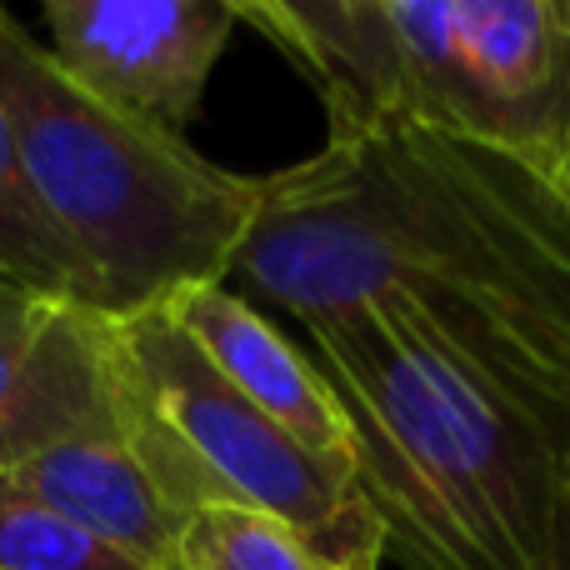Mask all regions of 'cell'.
Returning <instances> with one entry per match:
<instances>
[{
  "label": "cell",
  "mask_w": 570,
  "mask_h": 570,
  "mask_svg": "<svg viewBox=\"0 0 570 570\" xmlns=\"http://www.w3.org/2000/svg\"><path fill=\"white\" fill-rule=\"evenodd\" d=\"M160 311L261 415H271L311 455L355 471V431L341 395L331 391L321 365L305 361L246 295H236L226 281H210L170 295Z\"/></svg>",
  "instance_id": "obj_8"
},
{
  "label": "cell",
  "mask_w": 570,
  "mask_h": 570,
  "mask_svg": "<svg viewBox=\"0 0 570 570\" xmlns=\"http://www.w3.org/2000/svg\"><path fill=\"white\" fill-rule=\"evenodd\" d=\"M0 475L16 491L36 495L40 505L76 521L96 541H106L126 561H136L140 570L176 566V541L180 525H186V511L160 491L150 465L140 461L130 421L96 435H76L66 445H50V451L30 455L16 471Z\"/></svg>",
  "instance_id": "obj_9"
},
{
  "label": "cell",
  "mask_w": 570,
  "mask_h": 570,
  "mask_svg": "<svg viewBox=\"0 0 570 570\" xmlns=\"http://www.w3.org/2000/svg\"><path fill=\"white\" fill-rule=\"evenodd\" d=\"M110 341L136 451L180 511L246 505L291 525L341 570L385 566V535L361 475L311 455L261 415L160 305L110 315Z\"/></svg>",
  "instance_id": "obj_5"
},
{
  "label": "cell",
  "mask_w": 570,
  "mask_h": 570,
  "mask_svg": "<svg viewBox=\"0 0 570 570\" xmlns=\"http://www.w3.org/2000/svg\"><path fill=\"white\" fill-rule=\"evenodd\" d=\"M40 20L76 86L180 140L240 26L236 0H46Z\"/></svg>",
  "instance_id": "obj_6"
},
{
  "label": "cell",
  "mask_w": 570,
  "mask_h": 570,
  "mask_svg": "<svg viewBox=\"0 0 570 570\" xmlns=\"http://www.w3.org/2000/svg\"><path fill=\"white\" fill-rule=\"evenodd\" d=\"M176 570H341L291 525L246 505H200L176 541Z\"/></svg>",
  "instance_id": "obj_11"
},
{
  "label": "cell",
  "mask_w": 570,
  "mask_h": 570,
  "mask_svg": "<svg viewBox=\"0 0 570 570\" xmlns=\"http://www.w3.org/2000/svg\"><path fill=\"white\" fill-rule=\"evenodd\" d=\"M0 570H140L0 475Z\"/></svg>",
  "instance_id": "obj_12"
},
{
  "label": "cell",
  "mask_w": 570,
  "mask_h": 570,
  "mask_svg": "<svg viewBox=\"0 0 570 570\" xmlns=\"http://www.w3.org/2000/svg\"><path fill=\"white\" fill-rule=\"evenodd\" d=\"M0 96L46 220L80 261L100 315H140L226 281L256 216L236 176L180 136L106 106L0 10Z\"/></svg>",
  "instance_id": "obj_4"
},
{
  "label": "cell",
  "mask_w": 570,
  "mask_h": 570,
  "mask_svg": "<svg viewBox=\"0 0 570 570\" xmlns=\"http://www.w3.org/2000/svg\"><path fill=\"white\" fill-rule=\"evenodd\" d=\"M355 475L405 570H570V391L505 375L395 301L311 325Z\"/></svg>",
  "instance_id": "obj_2"
},
{
  "label": "cell",
  "mask_w": 570,
  "mask_h": 570,
  "mask_svg": "<svg viewBox=\"0 0 570 570\" xmlns=\"http://www.w3.org/2000/svg\"><path fill=\"white\" fill-rule=\"evenodd\" d=\"M170 570H176V566H170Z\"/></svg>",
  "instance_id": "obj_13"
},
{
  "label": "cell",
  "mask_w": 570,
  "mask_h": 570,
  "mask_svg": "<svg viewBox=\"0 0 570 570\" xmlns=\"http://www.w3.org/2000/svg\"><path fill=\"white\" fill-rule=\"evenodd\" d=\"M230 276L311 331L395 301L465 355L570 391V186L415 126L331 130L256 176Z\"/></svg>",
  "instance_id": "obj_1"
},
{
  "label": "cell",
  "mask_w": 570,
  "mask_h": 570,
  "mask_svg": "<svg viewBox=\"0 0 570 570\" xmlns=\"http://www.w3.org/2000/svg\"><path fill=\"white\" fill-rule=\"evenodd\" d=\"M0 281L26 285V291L40 295H60V301H80L96 311L86 271L70 256L66 240L56 236V226L46 220V210H40L36 190L26 180L6 96H0Z\"/></svg>",
  "instance_id": "obj_10"
},
{
  "label": "cell",
  "mask_w": 570,
  "mask_h": 570,
  "mask_svg": "<svg viewBox=\"0 0 570 570\" xmlns=\"http://www.w3.org/2000/svg\"><path fill=\"white\" fill-rule=\"evenodd\" d=\"M331 130L415 126L570 186V0H236Z\"/></svg>",
  "instance_id": "obj_3"
},
{
  "label": "cell",
  "mask_w": 570,
  "mask_h": 570,
  "mask_svg": "<svg viewBox=\"0 0 570 570\" xmlns=\"http://www.w3.org/2000/svg\"><path fill=\"white\" fill-rule=\"evenodd\" d=\"M120 421L110 315L0 281V471Z\"/></svg>",
  "instance_id": "obj_7"
}]
</instances>
